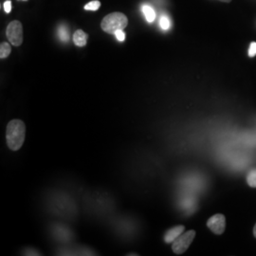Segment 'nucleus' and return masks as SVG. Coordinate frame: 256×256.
<instances>
[{
	"instance_id": "nucleus-1",
	"label": "nucleus",
	"mask_w": 256,
	"mask_h": 256,
	"mask_svg": "<svg viewBox=\"0 0 256 256\" xmlns=\"http://www.w3.org/2000/svg\"><path fill=\"white\" fill-rule=\"evenodd\" d=\"M26 139V126L19 119L9 122L6 128V141L12 151H18Z\"/></svg>"
},
{
	"instance_id": "nucleus-2",
	"label": "nucleus",
	"mask_w": 256,
	"mask_h": 256,
	"mask_svg": "<svg viewBox=\"0 0 256 256\" xmlns=\"http://www.w3.org/2000/svg\"><path fill=\"white\" fill-rule=\"evenodd\" d=\"M128 25V16L123 12H115L105 15L101 22V28L106 34L115 35L117 31H124Z\"/></svg>"
},
{
	"instance_id": "nucleus-3",
	"label": "nucleus",
	"mask_w": 256,
	"mask_h": 256,
	"mask_svg": "<svg viewBox=\"0 0 256 256\" xmlns=\"http://www.w3.org/2000/svg\"><path fill=\"white\" fill-rule=\"evenodd\" d=\"M6 36L14 47H19L23 43V26L18 20H13L6 28Z\"/></svg>"
},
{
	"instance_id": "nucleus-4",
	"label": "nucleus",
	"mask_w": 256,
	"mask_h": 256,
	"mask_svg": "<svg viewBox=\"0 0 256 256\" xmlns=\"http://www.w3.org/2000/svg\"><path fill=\"white\" fill-rule=\"evenodd\" d=\"M196 236V232L194 230H190L186 233L180 234L175 241L172 243V250L175 255H182L185 253L190 245L194 241Z\"/></svg>"
},
{
	"instance_id": "nucleus-5",
	"label": "nucleus",
	"mask_w": 256,
	"mask_h": 256,
	"mask_svg": "<svg viewBox=\"0 0 256 256\" xmlns=\"http://www.w3.org/2000/svg\"><path fill=\"white\" fill-rule=\"evenodd\" d=\"M210 230L215 234H222L226 228V218L222 213L213 214L207 221Z\"/></svg>"
},
{
	"instance_id": "nucleus-6",
	"label": "nucleus",
	"mask_w": 256,
	"mask_h": 256,
	"mask_svg": "<svg viewBox=\"0 0 256 256\" xmlns=\"http://www.w3.org/2000/svg\"><path fill=\"white\" fill-rule=\"evenodd\" d=\"M184 230H185V227L182 225H178L169 229L164 235V241L166 243H173L180 234L184 233Z\"/></svg>"
},
{
	"instance_id": "nucleus-7",
	"label": "nucleus",
	"mask_w": 256,
	"mask_h": 256,
	"mask_svg": "<svg viewBox=\"0 0 256 256\" xmlns=\"http://www.w3.org/2000/svg\"><path fill=\"white\" fill-rule=\"evenodd\" d=\"M73 42L77 47H85L87 44V39H88V35H86L83 30H77L75 31L74 35H73Z\"/></svg>"
},
{
	"instance_id": "nucleus-8",
	"label": "nucleus",
	"mask_w": 256,
	"mask_h": 256,
	"mask_svg": "<svg viewBox=\"0 0 256 256\" xmlns=\"http://www.w3.org/2000/svg\"><path fill=\"white\" fill-rule=\"evenodd\" d=\"M141 10H142V12H143L146 20L149 23L154 22V20L156 19V12L154 11V9L150 7V6H148V5H143Z\"/></svg>"
},
{
	"instance_id": "nucleus-9",
	"label": "nucleus",
	"mask_w": 256,
	"mask_h": 256,
	"mask_svg": "<svg viewBox=\"0 0 256 256\" xmlns=\"http://www.w3.org/2000/svg\"><path fill=\"white\" fill-rule=\"evenodd\" d=\"M12 44L8 42H2L0 44V58L5 59L9 57L12 52Z\"/></svg>"
},
{
	"instance_id": "nucleus-10",
	"label": "nucleus",
	"mask_w": 256,
	"mask_h": 256,
	"mask_svg": "<svg viewBox=\"0 0 256 256\" xmlns=\"http://www.w3.org/2000/svg\"><path fill=\"white\" fill-rule=\"evenodd\" d=\"M58 36L59 38L62 40V41H69L70 39V34H69V31L68 29L66 28V26L62 25L58 28Z\"/></svg>"
},
{
	"instance_id": "nucleus-11",
	"label": "nucleus",
	"mask_w": 256,
	"mask_h": 256,
	"mask_svg": "<svg viewBox=\"0 0 256 256\" xmlns=\"http://www.w3.org/2000/svg\"><path fill=\"white\" fill-rule=\"evenodd\" d=\"M247 182L251 187L256 188V169H253L247 175Z\"/></svg>"
},
{
	"instance_id": "nucleus-12",
	"label": "nucleus",
	"mask_w": 256,
	"mask_h": 256,
	"mask_svg": "<svg viewBox=\"0 0 256 256\" xmlns=\"http://www.w3.org/2000/svg\"><path fill=\"white\" fill-rule=\"evenodd\" d=\"M100 7H101V2L99 0H92L85 6V10L95 12V11H98Z\"/></svg>"
},
{
	"instance_id": "nucleus-13",
	"label": "nucleus",
	"mask_w": 256,
	"mask_h": 256,
	"mask_svg": "<svg viewBox=\"0 0 256 256\" xmlns=\"http://www.w3.org/2000/svg\"><path fill=\"white\" fill-rule=\"evenodd\" d=\"M160 25H161L162 29L165 30V31H167V30H169V29H170L171 23H170V20H169V18H168L167 16H162L161 21H160Z\"/></svg>"
},
{
	"instance_id": "nucleus-14",
	"label": "nucleus",
	"mask_w": 256,
	"mask_h": 256,
	"mask_svg": "<svg viewBox=\"0 0 256 256\" xmlns=\"http://www.w3.org/2000/svg\"><path fill=\"white\" fill-rule=\"evenodd\" d=\"M256 55V42L251 43V46L249 48V56L250 57H255Z\"/></svg>"
},
{
	"instance_id": "nucleus-15",
	"label": "nucleus",
	"mask_w": 256,
	"mask_h": 256,
	"mask_svg": "<svg viewBox=\"0 0 256 256\" xmlns=\"http://www.w3.org/2000/svg\"><path fill=\"white\" fill-rule=\"evenodd\" d=\"M3 8L6 13H10L12 11V1H10V0L5 1L3 4Z\"/></svg>"
},
{
	"instance_id": "nucleus-16",
	"label": "nucleus",
	"mask_w": 256,
	"mask_h": 256,
	"mask_svg": "<svg viewBox=\"0 0 256 256\" xmlns=\"http://www.w3.org/2000/svg\"><path fill=\"white\" fill-rule=\"evenodd\" d=\"M115 36H116L117 39L120 41V42H124L126 40V34L121 30V31H117L115 33Z\"/></svg>"
},
{
	"instance_id": "nucleus-17",
	"label": "nucleus",
	"mask_w": 256,
	"mask_h": 256,
	"mask_svg": "<svg viewBox=\"0 0 256 256\" xmlns=\"http://www.w3.org/2000/svg\"><path fill=\"white\" fill-rule=\"evenodd\" d=\"M219 1H221V2H225V3H230L232 0H219Z\"/></svg>"
},
{
	"instance_id": "nucleus-18",
	"label": "nucleus",
	"mask_w": 256,
	"mask_h": 256,
	"mask_svg": "<svg viewBox=\"0 0 256 256\" xmlns=\"http://www.w3.org/2000/svg\"><path fill=\"white\" fill-rule=\"evenodd\" d=\"M254 234H255V236L256 237V226H255V228H254Z\"/></svg>"
}]
</instances>
